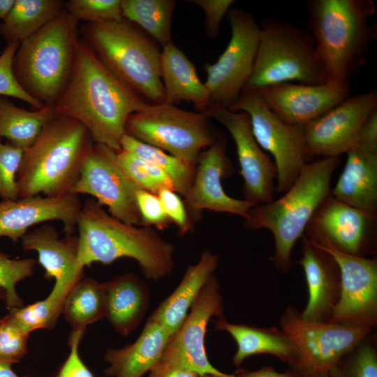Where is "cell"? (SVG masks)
<instances>
[{"instance_id": "6da1fadb", "label": "cell", "mask_w": 377, "mask_h": 377, "mask_svg": "<svg viewBox=\"0 0 377 377\" xmlns=\"http://www.w3.org/2000/svg\"><path fill=\"white\" fill-rule=\"evenodd\" d=\"M147 104L110 73L80 38L69 80L54 105L56 114L79 121L94 143L117 151L128 118Z\"/></svg>"}, {"instance_id": "7a4b0ae2", "label": "cell", "mask_w": 377, "mask_h": 377, "mask_svg": "<svg viewBox=\"0 0 377 377\" xmlns=\"http://www.w3.org/2000/svg\"><path fill=\"white\" fill-rule=\"evenodd\" d=\"M79 247L75 271L83 275L92 263L108 265L120 258H130L144 276L157 281L174 267L173 245L152 228L127 224L111 216L95 199L82 205L77 221Z\"/></svg>"}, {"instance_id": "3957f363", "label": "cell", "mask_w": 377, "mask_h": 377, "mask_svg": "<svg viewBox=\"0 0 377 377\" xmlns=\"http://www.w3.org/2000/svg\"><path fill=\"white\" fill-rule=\"evenodd\" d=\"M308 31L315 40L316 56L325 83L349 89V79L365 64L376 37V13L371 0H311Z\"/></svg>"}, {"instance_id": "277c9868", "label": "cell", "mask_w": 377, "mask_h": 377, "mask_svg": "<svg viewBox=\"0 0 377 377\" xmlns=\"http://www.w3.org/2000/svg\"><path fill=\"white\" fill-rule=\"evenodd\" d=\"M94 144L81 123L55 114L23 151L16 176L18 198L71 194Z\"/></svg>"}, {"instance_id": "5b68a950", "label": "cell", "mask_w": 377, "mask_h": 377, "mask_svg": "<svg viewBox=\"0 0 377 377\" xmlns=\"http://www.w3.org/2000/svg\"><path fill=\"white\" fill-rule=\"evenodd\" d=\"M339 161L340 156H336L307 163L282 197L253 206L244 219L248 229L263 228L272 232L275 244L272 261L281 272L290 269L293 247L330 195L332 176Z\"/></svg>"}, {"instance_id": "8992f818", "label": "cell", "mask_w": 377, "mask_h": 377, "mask_svg": "<svg viewBox=\"0 0 377 377\" xmlns=\"http://www.w3.org/2000/svg\"><path fill=\"white\" fill-rule=\"evenodd\" d=\"M78 24L64 9L22 42L15 54L16 81L45 105L54 107L68 83L80 40Z\"/></svg>"}, {"instance_id": "52a82bcc", "label": "cell", "mask_w": 377, "mask_h": 377, "mask_svg": "<svg viewBox=\"0 0 377 377\" xmlns=\"http://www.w3.org/2000/svg\"><path fill=\"white\" fill-rule=\"evenodd\" d=\"M82 39L100 61L121 82L154 104L165 103L157 43L123 19L82 27Z\"/></svg>"}, {"instance_id": "ba28073f", "label": "cell", "mask_w": 377, "mask_h": 377, "mask_svg": "<svg viewBox=\"0 0 377 377\" xmlns=\"http://www.w3.org/2000/svg\"><path fill=\"white\" fill-rule=\"evenodd\" d=\"M260 29L253 70L244 89L259 91L293 82L312 85L325 83L315 40L308 30L274 19L264 20Z\"/></svg>"}, {"instance_id": "9c48e42d", "label": "cell", "mask_w": 377, "mask_h": 377, "mask_svg": "<svg viewBox=\"0 0 377 377\" xmlns=\"http://www.w3.org/2000/svg\"><path fill=\"white\" fill-rule=\"evenodd\" d=\"M208 119L202 112L182 110L174 105L147 104L129 116L125 131L195 169L200 154L216 142Z\"/></svg>"}, {"instance_id": "30bf717a", "label": "cell", "mask_w": 377, "mask_h": 377, "mask_svg": "<svg viewBox=\"0 0 377 377\" xmlns=\"http://www.w3.org/2000/svg\"><path fill=\"white\" fill-rule=\"evenodd\" d=\"M228 109L249 114L256 142L274 156L277 171L276 191L286 192L304 165L313 158L306 150L302 125H289L282 121L267 108L256 90L244 89Z\"/></svg>"}, {"instance_id": "8fae6325", "label": "cell", "mask_w": 377, "mask_h": 377, "mask_svg": "<svg viewBox=\"0 0 377 377\" xmlns=\"http://www.w3.org/2000/svg\"><path fill=\"white\" fill-rule=\"evenodd\" d=\"M279 321L298 353V363L293 369L302 374L327 373L372 330L364 325L306 320L293 306L284 311Z\"/></svg>"}, {"instance_id": "7c38bea8", "label": "cell", "mask_w": 377, "mask_h": 377, "mask_svg": "<svg viewBox=\"0 0 377 377\" xmlns=\"http://www.w3.org/2000/svg\"><path fill=\"white\" fill-rule=\"evenodd\" d=\"M227 14L230 40L216 62L204 66L210 103L225 108L238 98L252 74L260 34L251 14L237 8H230Z\"/></svg>"}, {"instance_id": "4fadbf2b", "label": "cell", "mask_w": 377, "mask_h": 377, "mask_svg": "<svg viewBox=\"0 0 377 377\" xmlns=\"http://www.w3.org/2000/svg\"><path fill=\"white\" fill-rule=\"evenodd\" d=\"M138 189L119 164L116 151L94 143L71 194L90 195L105 206L113 217L127 224L142 226L136 201Z\"/></svg>"}, {"instance_id": "5bb4252c", "label": "cell", "mask_w": 377, "mask_h": 377, "mask_svg": "<svg viewBox=\"0 0 377 377\" xmlns=\"http://www.w3.org/2000/svg\"><path fill=\"white\" fill-rule=\"evenodd\" d=\"M311 243L331 256L340 272V298L328 322L373 328L377 323L376 259L346 253L324 243Z\"/></svg>"}, {"instance_id": "9a60e30c", "label": "cell", "mask_w": 377, "mask_h": 377, "mask_svg": "<svg viewBox=\"0 0 377 377\" xmlns=\"http://www.w3.org/2000/svg\"><path fill=\"white\" fill-rule=\"evenodd\" d=\"M223 313L219 284L212 275L203 287L179 329L170 337L161 360L198 375L237 377L218 370L209 362L205 346L206 328L212 316Z\"/></svg>"}, {"instance_id": "2e32d148", "label": "cell", "mask_w": 377, "mask_h": 377, "mask_svg": "<svg viewBox=\"0 0 377 377\" xmlns=\"http://www.w3.org/2000/svg\"><path fill=\"white\" fill-rule=\"evenodd\" d=\"M201 112L223 124L235 141L244 179V200L254 205L272 201L276 168L256 142L249 114L235 112L213 103Z\"/></svg>"}, {"instance_id": "e0dca14e", "label": "cell", "mask_w": 377, "mask_h": 377, "mask_svg": "<svg viewBox=\"0 0 377 377\" xmlns=\"http://www.w3.org/2000/svg\"><path fill=\"white\" fill-rule=\"evenodd\" d=\"M377 108V93L370 91L348 96L322 116L302 125L309 154L336 157L356 145L359 129Z\"/></svg>"}, {"instance_id": "ac0fdd59", "label": "cell", "mask_w": 377, "mask_h": 377, "mask_svg": "<svg viewBox=\"0 0 377 377\" xmlns=\"http://www.w3.org/2000/svg\"><path fill=\"white\" fill-rule=\"evenodd\" d=\"M377 216L351 207L330 193L318 207L304 233L313 243L364 256L374 239Z\"/></svg>"}, {"instance_id": "d6986e66", "label": "cell", "mask_w": 377, "mask_h": 377, "mask_svg": "<svg viewBox=\"0 0 377 377\" xmlns=\"http://www.w3.org/2000/svg\"><path fill=\"white\" fill-rule=\"evenodd\" d=\"M229 168L222 142L216 141L200 154L192 185L184 196V203L191 216L198 218L207 209L236 214L245 219L250 209L257 205L232 198L224 191L221 180Z\"/></svg>"}, {"instance_id": "ffe728a7", "label": "cell", "mask_w": 377, "mask_h": 377, "mask_svg": "<svg viewBox=\"0 0 377 377\" xmlns=\"http://www.w3.org/2000/svg\"><path fill=\"white\" fill-rule=\"evenodd\" d=\"M267 108L289 125H304L350 96L349 89L330 83L286 82L258 91Z\"/></svg>"}, {"instance_id": "44dd1931", "label": "cell", "mask_w": 377, "mask_h": 377, "mask_svg": "<svg viewBox=\"0 0 377 377\" xmlns=\"http://www.w3.org/2000/svg\"><path fill=\"white\" fill-rule=\"evenodd\" d=\"M77 195L60 197L35 195L16 200L0 201V237L16 242L31 226L60 221L65 235L74 234L82 207Z\"/></svg>"}, {"instance_id": "7402d4cb", "label": "cell", "mask_w": 377, "mask_h": 377, "mask_svg": "<svg viewBox=\"0 0 377 377\" xmlns=\"http://www.w3.org/2000/svg\"><path fill=\"white\" fill-rule=\"evenodd\" d=\"M302 237V258L309 290L308 303L300 316L315 322H328L341 293L340 272L333 258L318 249L304 234Z\"/></svg>"}, {"instance_id": "603a6c76", "label": "cell", "mask_w": 377, "mask_h": 377, "mask_svg": "<svg viewBox=\"0 0 377 377\" xmlns=\"http://www.w3.org/2000/svg\"><path fill=\"white\" fill-rule=\"evenodd\" d=\"M21 239L24 250L38 253V263L45 269V277L55 280L54 288L68 293L83 277L75 271L78 235L71 234L59 237L54 226L45 223L28 231Z\"/></svg>"}, {"instance_id": "cb8c5ba5", "label": "cell", "mask_w": 377, "mask_h": 377, "mask_svg": "<svg viewBox=\"0 0 377 377\" xmlns=\"http://www.w3.org/2000/svg\"><path fill=\"white\" fill-rule=\"evenodd\" d=\"M346 154L344 168L330 195L377 216V152L355 146Z\"/></svg>"}, {"instance_id": "d4e9b609", "label": "cell", "mask_w": 377, "mask_h": 377, "mask_svg": "<svg viewBox=\"0 0 377 377\" xmlns=\"http://www.w3.org/2000/svg\"><path fill=\"white\" fill-rule=\"evenodd\" d=\"M170 335L158 323L148 319L136 341L122 348H109L105 360L108 377H142L161 358Z\"/></svg>"}, {"instance_id": "484cf974", "label": "cell", "mask_w": 377, "mask_h": 377, "mask_svg": "<svg viewBox=\"0 0 377 377\" xmlns=\"http://www.w3.org/2000/svg\"><path fill=\"white\" fill-rule=\"evenodd\" d=\"M217 266L218 256L204 251L198 262L188 267L177 288L158 306L149 319L161 324L170 337L174 334Z\"/></svg>"}, {"instance_id": "4316f807", "label": "cell", "mask_w": 377, "mask_h": 377, "mask_svg": "<svg viewBox=\"0 0 377 377\" xmlns=\"http://www.w3.org/2000/svg\"><path fill=\"white\" fill-rule=\"evenodd\" d=\"M160 72L165 103L191 102L200 112L209 104V91L198 78L193 64L172 42L163 46Z\"/></svg>"}, {"instance_id": "83f0119b", "label": "cell", "mask_w": 377, "mask_h": 377, "mask_svg": "<svg viewBox=\"0 0 377 377\" xmlns=\"http://www.w3.org/2000/svg\"><path fill=\"white\" fill-rule=\"evenodd\" d=\"M105 318L121 335L127 337L139 325L149 302V290L137 276L126 273L104 283Z\"/></svg>"}, {"instance_id": "f1b7e54d", "label": "cell", "mask_w": 377, "mask_h": 377, "mask_svg": "<svg viewBox=\"0 0 377 377\" xmlns=\"http://www.w3.org/2000/svg\"><path fill=\"white\" fill-rule=\"evenodd\" d=\"M215 328L226 331L235 339L237 350L232 360L237 367L244 360L256 354L273 355L290 364L291 368H295L298 363L296 347L281 329L235 324L222 316L216 321Z\"/></svg>"}, {"instance_id": "f546056e", "label": "cell", "mask_w": 377, "mask_h": 377, "mask_svg": "<svg viewBox=\"0 0 377 377\" xmlns=\"http://www.w3.org/2000/svg\"><path fill=\"white\" fill-rule=\"evenodd\" d=\"M64 9L61 0H15L0 23V36L6 43H21Z\"/></svg>"}, {"instance_id": "4dcf8cb0", "label": "cell", "mask_w": 377, "mask_h": 377, "mask_svg": "<svg viewBox=\"0 0 377 377\" xmlns=\"http://www.w3.org/2000/svg\"><path fill=\"white\" fill-rule=\"evenodd\" d=\"M55 115L53 106L28 110L0 96V138L23 150L34 142L43 126Z\"/></svg>"}, {"instance_id": "1f68e13d", "label": "cell", "mask_w": 377, "mask_h": 377, "mask_svg": "<svg viewBox=\"0 0 377 377\" xmlns=\"http://www.w3.org/2000/svg\"><path fill=\"white\" fill-rule=\"evenodd\" d=\"M104 283L82 278L68 291L62 313L73 330H85L88 325L105 318Z\"/></svg>"}, {"instance_id": "d6a6232c", "label": "cell", "mask_w": 377, "mask_h": 377, "mask_svg": "<svg viewBox=\"0 0 377 377\" xmlns=\"http://www.w3.org/2000/svg\"><path fill=\"white\" fill-rule=\"evenodd\" d=\"M174 0H121L124 19L135 24L162 47L171 41Z\"/></svg>"}, {"instance_id": "836d02e7", "label": "cell", "mask_w": 377, "mask_h": 377, "mask_svg": "<svg viewBox=\"0 0 377 377\" xmlns=\"http://www.w3.org/2000/svg\"><path fill=\"white\" fill-rule=\"evenodd\" d=\"M121 149L130 151L164 172L173 183L175 192L186 195L191 188L195 169L165 151L125 134Z\"/></svg>"}, {"instance_id": "e575fe53", "label": "cell", "mask_w": 377, "mask_h": 377, "mask_svg": "<svg viewBox=\"0 0 377 377\" xmlns=\"http://www.w3.org/2000/svg\"><path fill=\"white\" fill-rule=\"evenodd\" d=\"M68 292L53 287L44 300L26 306L9 309V314L27 332L39 329H51L62 313Z\"/></svg>"}, {"instance_id": "d590c367", "label": "cell", "mask_w": 377, "mask_h": 377, "mask_svg": "<svg viewBox=\"0 0 377 377\" xmlns=\"http://www.w3.org/2000/svg\"><path fill=\"white\" fill-rule=\"evenodd\" d=\"M116 154L125 172L140 188L154 194L163 189L175 191L170 177L158 167L123 149Z\"/></svg>"}, {"instance_id": "8d00e7d4", "label": "cell", "mask_w": 377, "mask_h": 377, "mask_svg": "<svg viewBox=\"0 0 377 377\" xmlns=\"http://www.w3.org/2000/svg\"><path fill=\"white\" fill-rule=\"evenodd\" d=\"M365 338L327 372L329 377H377V353Z\"/></svg>"}, {"instance_id": "74e56055", "label": "cell", "mask_w": 377, "mask_h": 377, "mask_svg": "<svg viewBox=\"0 0 377 377\" xmlns=\"http://www.w3.org/2000/svg\"><path fill=\"white\" fill-rule=\"evenodd\" d=\"M64 10L77 22L91 24L117 22L124 19L121 0H68Z\"/></svg>"}, {"instance_id": "f35d334b", "label": "cell", "mask_w": 377, "mask_h": 377, "mask_svg": "<svg viewBox=\"0 0 377 377\" xmlns=\"http://www.w3.org/2000/svg\"><path fill=\"white\" fill-rule=\"evenodd\" d=\"M36 260L34 258L11 259L0 251V288L6 293L7 309L22 306L23 300L16 292V284L34 274Z\"/></svg>"}, {"instance_id": "ab89813d", "label": "cell", "mask_w": 377, "mask_h": 377, "mask_svg": "<svg viewBox=\"0 0 377 377\" xmlns=\"http://www.w3.org/2000/svg\"><path fill=\"white\" fill-rule=\"evenodd\" d=\"M29 334L9 313L0 318V359L19 363L27 353Z\"/></svg>"}, {"instance_id": "60d3db41", "label": "cell", "mask_w": 377, "mask_h": 377, "mask_svg": "<svg viewBox=\"0 0 377 377\" xmlns=\"http://www.w3.org/2000/svg\"><path fill=\"white\" fill-rule=\"evenodd\" d=\"M24 150L0 140V197L5 200L18 198L16 176Z\"/></svg>"}, {"instance_id": "b9f144b4", "label": "cell", "mask_w": 377, "mask_h": 377, "mask_svg": "<svg viewBox=\"0 0 377 377\" xmlns=\"http://www.w3.org/2000/svg\"><path fill=\"white\" fill-rule=\"evenodd\" d=\"M19 45L17 43H7L0 55V96L21 100L34 110H38L45 105L26 93L16 81L13 73V57Z\"/></svg>"}, {"instance_id": "7bdbcfd3", "label": "cell", "mask_w": 377, "mask_h": 377, "mask_svg": "<svg viewBox=\"0 0 377 377\" xmlns=\"http://www.w3.org/2000/svg\"><path fill=\"white\" fill-rule=\"evenodd\" d=\"M136 201L142 226H154L163 230L172 223L165 213L157 194L140 188L136 192Z\"/></svg>"}, {"instance_id": "ee69618b", "label": "cell", "mask_w": 377, "mask_h": 377, "mask_svg": "<svg viewBox=\"0 0 377 377\" xmlns=\"http://www.w3.org/2000/svg\"><path fill=\"white\" fill-rule=\"evenodd\" d=\"M157 195L165 213L178 228L179 234L183 235L190 231L192 228L191 221L178 193L171 189H163Z\"/></svg>"}, {"instance_id": "f6af8a7d", "label": "cell", "mask_w": 377, "mask_h": 377, "mask_svg": "<svg viewBox=\"0 0 377 377\" xmlns=\"http://www.w3.org/2000/svg\"><path fill=\"white\" fill-rule=\"evenodd\" d=\"M85 330H73L69 339L70 353L59 369L57 377H94L81 360L78 346Z\"/></svg>"}, {"instance_id": "bcb514c9", "label": "cell", "mask_w": 377, "mask_h": 377, "mask_svg": "<svg viewBox=\"0 0 377 377\" xmlns=\"http://www.w3.org/2000/svg\"><path fill=\"white\" fill-rule=\"evenodd\" d=\"M200 7L205 13L206 34L210 38L217 37L223 16L228 13L233 0L187 1Z\"/></svg>"}, {"instance_id": "7dc6e473", "label": "cell", "mask_w": 377, "mask_h": 377, "mask_svg": "<svg viewBox=\"0 0 377 377\" xmlns=\"http://www.w3.org/2000/svg\"><path fill=\"white\" fill-rule=\"evenodd\" d=\"M355 146L377 152V108L368 115L361 125Z\"/></svg>"}, {"instance_id": "c3c4849f", "label": "cell", "mask_w": 377, "mask_h": 377, "mask_svg": "<svg viewBox=\"0 0 377 377\" xmlns=\"http://www.w3.org/2000/svg\"><path fill=\"white\" fill-rule=\"evenodd\" d=\"M195 371L160 359L149 371V377H199Z\"/></svg>"}, {"instance_id": "681fc988", "label": "cell", "mask_w": 377, "mask_h": 377, "mask_svg": "<svg viewBox=\"0 0 377 377\" xmlns=\"http://www.w3.org/2000/svg\"><path fill=\"white\" fill-rule=\"evenodd\" d=\"M235 375L237 377H297V371L291 368L286 372L280 373L276 371L273 367L267 366L257 371L238 369L235 371Z\"/></svg>"}, {"instance_id": "f907efd6", "label": "cell", "mask_w": 377, "mask_h": 377, "mask_svg": "<svg viewBox=\"0 0 377 377\" xmlns=\"http://www.w3.org/2000/svg\"><path fill=\"white\" fill-rule=\"evenodd\" d=\"M12 364L10 362L0 359V377H20L13 371Z\"/></svg>"}, {"instance_id": "816d5d0a", "label": "cell", "mask_w": 377, "mask_h": 377, "mask_svg": "<svg viewBox=\"0 0 377 377\" xmlns=\"http://www.w3.org/2000/svg\"><path fill=\"white\" fill-rule=\"evenodd\" d=\"M15 1V0H0V23L5 20Z\"/></svg>"}, {"instance_id": "f5cc1de1", "label": "cell", "mask_w": 377, "mask_h": 377, "mask_svg": "<svg viewBox=\"0 0 377 377\" xmlns=\"http://www.w3.org/2000/svg\"><path fill=\"white\" fill-rule=\"evenodd\" d=\"M297 377H329V376H328V374L327 372H318V373H312V374H302V373H300V372L297 371Z\"/></svg>"}, {"instance_id": "db71d44e", "label": "cell", "mask_w": 377, "mask_h": 377, "mask_svg": "<svg viewBox=\"0 0 377 377\" xmlns=\"http://www.w3.org/2000/svg\"><path fill=\"white\" fill-rule=\"evenodd\" d=\"M6 298V293L3 289L0 288V300Z\"/></svg>"}, {"instance_id": "11a10c76", "label": "cell", "mask_w": 377, "mask_h": 377, "mask_svg": "<svg viewBox=\"0 0 377 377\" xmlns=\"http://www.w3.org/2000/svg\"><path fill=\"white\" fill-rule=\"evenodd\" d=\"M199 377H216V376H212V375H209V374H205V375H201Z\"/></svg>"}]
</instances>
